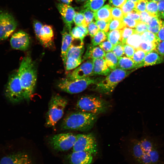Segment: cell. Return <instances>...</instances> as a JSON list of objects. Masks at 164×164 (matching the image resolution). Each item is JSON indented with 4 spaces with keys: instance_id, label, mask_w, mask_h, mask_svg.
I'll return each instance as SVG.
<instances>
[{
    "instance_id": "cell-1",
    "label": "cell",
    "mask_w": 164,
    "mask_h": 164,
    "mask_svg": "<svg viewBox=\"0 0 164 164\" xmlns=\"http://www.w3.org/2000/svg\"><path fill=\"white\" fill-rule=\"evenodd\" d=\"M140 139L132 142L130 153L135 164H164L162 157L163 144L159 137L151 135L145 125Z\"/></svg>"
},
{
    "instance_id": "cell-2",
    "label": "cell",
    "mask_w": 164,
    "mask_h": 164,
    "mask_svg": "<svg viewBox=\"0 0 164 164\" xmlns=\"http://www.w3.org/2000/svg\"><path fill=\"white\" fill-rule=\"evenodd\" d=\"M24 99L29 101L33 93L37 80V70L31 56L23 58L18 71Z\"/></svg>"
},
{
    "instance_id": "cell-3",
    "label": "cell",
    "mask_w": 164,
    "mask_h": 164,
    "mask_svg": "<svg viewBox=\"0 0 164 164\" xmlns=\"http://www.w3.org/2000/svg\"><path fill=\"white\" fill-rule=\"evenodd\" d=\"M97 115L82 111L73 112L65 118L61 127L64 130L87 131L94 126Z\"/></svg>"
},
{
    "instance_id": "cell-4",
    "label": "cell",
    "mask_w": 164,
    "mask_h": 164,
    "mask_svg": "<svg viewBox=\"0 0 164 164\" xmlns=\"http://www.w3.org/2000/svg\"><path fill=\"white\" fill-rule=\"evenodd\" d=\"M131 72L117 67L111 70L105 78L95 84L94 90L103 94H110L118 84Z\"/></svg>"
},
{
    "instance_id": "cell-5",
    "label": "cell",
    "mask_w": 164,
    "mask_h": 164,
    "mask_svg": "<svg viewBox=\"0 0 164 164\" xmlns=\"http://www.w3.org/2000/svg\"><path fill=\"white\" fill-rule=\"evenodd\" d=\"M67 103V100L60 95L56 94L52 96L49 103L46 114V127H53L55 126L62 117Z\"/></svg>"
},
{
    "instance_id": "cell-6",
    "label": "cell",
    "mask_w": 164,
    "mask_h": 164,
    "mask_svg": "<svg viewBox=\"0 0 164 164\" xmlns=\"http://www.w3.org/2000/svg\"><path fill=\"white\" fill-rule=\"evenodd\" d=\"M102 79L90 77L80 79L72 80L67 77L62 78L58 83V87L61 91L70 94L80 93L89 85L95 84Z\"/></svg>"
},
{
    "instance_id": "cell-7",
    "label": "cell",
    "mask_w": 164,
    "mask_h": 164,
    "mask_svg": "<svg viewBox=\"0 0 164 164\" xmlns=\"http://www.w3.org/2000/svg\"><path fill=\"white\" fill-rule=\"evenodd\" d=\"M108 103L98 97L86 95L81 97L77 101L76 107L80 111L97 115L107 110Z\"/></svg>"
},
{
    "instance_id": "cell-8",
    "label": "cell",
    "mask_w": 164,
    "mask_h": 164,
    "mask_svg": "<svg viewBox=\"0 0 164 164\" xmlns=\"http://www.w3.org/2000/svg\"><path fill=\"white\" fill-rule=\"evenodd\" d=\"M5 94L7 99L13 103H18L24 99L18 71L9 75L5 87Z\"/></svg>"
},
{
    "instance_id": "cell-9",
    "label": "cell",
    "mask_w": 164,
    "mask_h": 164,
    "mask_svg": "<svg viewBox=\"0 0 164 164\" xmlns=\"http://www.w3.org/2000/svg\"><path fill=\"white\" fill-rule=\"evenodd\" d=\"M77 139V135L72 133L54 135L49 140L50 146L58 151H67L73 147Z\"/></svg>"
},
{
    "instance_id": "cell-10",
    "label": "cell",
    "mask_w": 164,
    "mask_h": 164,
    "mask_svg": "<svg viewBox=\"0 0 164 164\" xmlns=\"http://www.w3.org/2000/svg\"><path fill=\"white\" fill-rule=\"evenodd\" d=\"M77 139L73 147V152L83 151L93 155L97 153L98 148L95 138L93 134H79L76 135Z\"/></svg>"
},
{
    "instance_id": "cell-11",
    "label": "cell",
    "mask_w": 164,
    "mask_h": 164,
    "mask_svg": "<svg viewBox=\"0 0 164 164\" xmlns=\"http://www.w3.org/2000/svg\"><path fill=\"white\" fill-rule=\"evenodd\" d=\"M17 23L13 16L8 12L0 11V41L6 39L14 31Z\"/></svg>"
},
{
    "instance_id": "cell-12",
    "label": "cell",
    "mask_w": 164,
    "mask_h": 164,
    "mask_svg": "<svg viewBox=\"0 0 164 164\" xmlns=\"http://www.w3.org/2000/svg\"><path fill=\"white\" fill-rule=\"evenodd\" d=\"M0 164H32L30 156L23 152H18L8 154L0 160Z\"/></svg>"
},
{
    "instance_id": "cell-13",
    "label": "cell",
    "mask_w": 164,
    "mask_h": 164,
    "mask_svg": "<svg viewBox=\"0 0 164 164\" xmlns=\"http://www.w3.org/2000/svg\"><path fill=\"white\" fill-rule=\"evenodd\" d=\"M11 47L14 49L25 51L29 46L30 40L28 34L22 31H19L14 33L10 40Z\"/></svg>"
},
{
    "instance_id": "cell-14",
    "label": "cell",
    "mask_w": 164,
    "mask_h": 164,
    "mask_svg": "<svg viewBox=\"0 0 164 164\" xmlns=\"http://www.w3.org/2000/svg\"><path fill=\"white\" fill-rule=\"evenodd\" d=\"M93 69V59H89L69 73L67 77L74 80L91 76H92Z\"/></svg>"
},
{
    "instance_id": "cell-15",
    "label": "cell",
    "mask_w": 164,
    "mask_h": 164,
    "mask_svg": "<svg viewBox=\"0 0 164 164\" xmlns=\"http://www.w3.org/2000/svg\"><path fill=\"white\" fill-rule=\"evenodd\" d=\"M57 8L65 23V27L70 32L76 13L74 9L69 5L63 3L58 4Z\"/></svg>"
},
{
    "instance_id": "cell-16",
    "label": "cell",
    "mask_w": 164,
    "mask_h": 164,
    "mask_svg": "<svg viewBox=\"0 0 164 164\" xmlns=\"http://www.w3.org/2000/svg\"><path fill=\"white\" fill-rule=\"evenodd\" d=\"M84 49L83 40L77 39V43L76 42H74L73 40L67 52L66 60H82V56Z\"/></svg>"
},
{
    "instance_id": "cell-17",
    "label": "cell",
    "mask_w": 164,
    "mask_h": 164,
    "mask_svg": "<svg viewBox=\"0 0 164 164\" xmlns=\"http://www.w3.org/2000/svg\"><path fill=\"white\" fill-rule=\"evenodd\" d=\"M70 164H91L93 155L86 152L73 151L68 156Z\"/></svg>"
},
{
    "instance_id": "cell-18",
    "label": "cell",
    "mask_w": 164,
    "mask_h": 164,
    "mask_svg": "<svg viewBox=\"0 0 164 164\" xmlns=\"http://www.w3.org/2000/svg\"><path fill=\"white\" fill-rule=\"evenodd\" d=\"M53 39L54 33L52 27L47 25H43L39 40L43 46L49 47L52 46Z\"/></svg>"
},
{
    "instance_id": "cell-19",
    "label": "cell",
    "mask_w": 164,
    "mask_h": 164,
    "mask_svg": "<svg viewBox=\"0 0 164 164\" xmlns=\"http://www.w3.org/2000/svg\"><path fill=\"white\" fill-rule=\"evenodd\" d=\"M93 69L92 76H107L111 70L108 66L104 58L93 59Z\"/></svg>"
},
{
    "instance_id": "cell-20",
    "label": "cell",
    "mask_w": 164,
    "mask_h": 164,
    "mask_svg": "<svg viewBox=\"0 0 164 164\" xmlns=\"http://www.w3.org/2000/svg\"><path fill=\"white\" fill-rule=\"evenodd\" d=\"M62 43L61 47V56L64 66L66 60L67 52L71 45L74 38L70 32L65 27L61 32Z\"/></svg>"
},
{
    "instance_id": "cell-21",
    "label": "cell",
    "mask_w": 164,
    "mask_h": 164,
    "mask_svg": "<svg viewBox=\"0 0 164 164\" xmlns=\"http://www.w3.org/2000/svg\"><path fill=\"white\" fill-rule=\"evenodd\" d=\"M164 62V57L154 50L147 53L145 58L142 67L155 65Z\"/></svg>"
},
{
    "instance_id": "cell-22",
    "label": "cell",
    "mask_w": 164,
    "mask_h": 164,
    "mask_svg": "<svg viewBox=\"0 0 164 164\" xmlns=\"http://www.w3.org/2000/svg\"><path fill=\"white\" fill-rule=\"evenodd\" d=\"M105 52L100 47L89 45L84 55L83 60L104 58Z\"/></svg>"
},
{
    "instance_id": "cell-23",
    "label": "cell",
    "mask_w": 164,
    "mask_h": 164,
    "mask_svg": "<svg viewBox=\"0 0 164 164\" xmlns=\"http://www.w3.org/2000/svg\"><path fill=\"white\" fill-rule=\"evenodd\" d=\"M112 6L107 4L96 12H94V18L97 20H104L106 21L111 20L112 18L111 13Z\"/></svg>"
},
{
    "instance_id": "cell-24",
    "label": "cell",
    "mask_w": 164,
    "mask_h": 164,
    "mask_svg": "<svg viewBox=\"0 0 164 164\" xmlns=\"http://www.w3.org/2000/svg\"><path fill=\"white\" fill-rule=\"evenodd\" d=\"M107 39L114 46L122 42V29L113 30L107 33Z\"/></svg>"
},
{
    "instance_id": "cell-25",
    "label": "cell",
    "mask_w": 164,
    "mask_h": 164,
    "mask_svg": "<svg viewBox=\"0 0 164 164\" xmlns=\"http://www.w3.org/2000/svg\"><path fill=\"white\" fill-rule=\"evenodd\" d=\"M117 67L124 70H128L136 68V66L131 58L122 56L118 59Z\"/></svg>"
},
{
    "instance_id": "cell-26",
    "label": "cell",
    "mask_w": 164,
    "mask_h": 164,
    "mask_svg": "<svg viewBox=\"0 0 164 164\" xmlns=\"http://www.w3.org/2000/svg\"><path fill=\"white\" fill-rule=\"evenodd\" d=\"M88 33L87 27L82 26H76L72 29L70 32L74 39L82 40L87 35Z\"/></svg>"
},
{
    "instance_id": "cell-27",
    "label": "cell",
    "mask_w": 164,
    "mask_h": 164,
    "mask_svg": "<svg viewBox=\"0 0 164 164\" xmlns=\"http://www.w3.org/2000/svg\"><path fill=\"white\" fill-rule=\"evenodd\" d=\"M104 59L108 66L111 71L117 68L118 58L112 51L106 53Z\"/></svg>"
},
{
    "instance_id": "cell-28",
    "label": "cell",
    "mask_w": 164,
    "mask_h": 164,
    "mask_svg": "<svg viewBox=\"0 0 164 164\" xmlns=\"http://www.w3.org/2000/svg\"><path fill=\"white\" fill-rule=\"evenodd\" d=\"M147 53L140 49L136 50L132 59L135 63L136 68L142 67L143 63Z\"/></svg>"
},
{
    "instance_id": "cell-29",
    "label": "cell",
    "mask_w": 164,
    "mask_h": 164,
    "mask_svg": "<svg viewBox=\"0 0 164 164\" xmlns=\"http://www.w3.org/2000/svg\"><path fill=\"white\" fill-rule=\"evenodd\" d=\"M106 0H88L84 5V8L89 9L94 12L101 8Z\"/></svg>"
},
{
    "instance_id": "cell-30",
    "label": "cell",
    "mask_w": 164,
    "mask_h": 164,
    "mask_svg": "<svg viewBox=\"0 0 164 164\" xmlns=\"http://www.w3.org/2000/svg\"><path fill=\"white\" fill-rule=\"evenodd\" d=\"M142 42L141 34L134 33L127 39L126 43L132 46L136 50L139 49Z\"/></svg>"
},
{
    "instance_id": "cell-31",
    "label": "cell",
    "mask_w": 164,
    "mask_h": 164,
    "mask_svg": "<svg viewBox=\"0 0 164 164\" xmlns=\"http://www.w3.org/2000/svg\"><path fill=\"white\" fill-rule=\"evenodd\" d=\"M107 33L100 30L91 40V44L94 46L99 45L107 39Z\"/></svg>"
},
{
    "instance_id": "cell-32",
    "label": "cell",
    "mask_w": 164,
    "mask_h": 164,
    "mask_svg": "<svg viewBox=\"0 0 164 164\" xmlns=\"http://www.w3.org/2000/svg\"><path fill=\"white\" fill-rule=\"evenodd\" d=\"M141 37L142 42H148L156 44L159 41L156 35L149 31L142 34Z\"/></svg>"
},
{
    "instance_id": "cell-33",
    "label": "cell",
    "mask_w": 164,
    "mask_h": 164,
    "mask_svg": "<svg viewBox=\"0 0 164 164\" xmlns=\"http://www.w3.org/2000/svg\"><path fill=\"white\" fill-rule=\"evenodd\" d=\"M146 11L152 16L159 18L158 2H147Z\"/></svg>"
},
{
    "instance_id": "cell-34",
    "label": "cell",
    "mask_w": 164,
    "mask_h": 164,
    "mask_svg": "<svg viewBox=\"0 0 164 164\" xmlns=\"http://www.w3.org/2000/svg\"><path fill=\"white\" fill-rule=\"evenodd\" d=\"M136 3L130 0H127L120 8L125 15L128 13L135 9Z\"/></svg>"
},
{
    "instance_id": "cell-35",
    "label": "cell",
    "mask_w": 164,
    "mask_h": 164,
    "mask_svg": "<svg viewBox=\"0 0 164 164\" xmlns=\"http://www.w3.org/2000/svg\"><path fill=\"white\" fill-rule=\"evenodd\" d=\"M73 22L76 26H82L87 27L85 18L82 12H76Z\"/></svg>"
},
{
    "instance_id": "cell-36",
    "label": "cell",
    "mask_w": 164,
    "mask_h": 164,
    "mask_svg": "<svg viewBox=\"0 0 164 164\" xmlns=\"http://www.w3.org/2000/svg\"><path fill=\"white\" fill-rule=\"evenodd\" d=\"M135 33V29L125 27L122 29V42L123 45L126 44L127 39L131 35Z\"/></svg>"
},
{
    "instance_id": "cell-37",
    "label": "cell",
    "mask_w": 164,
    "mask_h": 164,
    "mask_svg": "<svg viewBox=\"0 0 164 164\" xmlns=\"http://www.w3.org/2000/svg\"><path fill=\"white\" fill-rule=\"evenodd\" d=\"M125 27L122 20L112 19L110 21L109 30L111 31L115 29H122Z\"/></svg>"
},
{
    "instance_id": "cell-38",
    "label": "cell",
    "mask_w": 164,
    "mask_h": 164,
    "mask_svg": "<svg viewBox=\"0 0 164 164\" xmlns=\"http://www.w3.org/2000/svg\"><path fill=\"white\" fill-rule=\"evenodd\" d=\"M83 60H66L64 67L67 71L71 70L79 66Z\"/></svg>"
},
{
    "instance_id": "cell-39",
    "label": "cell",
    "mask_w": 164,
    "mask_h": 164,
    "mask_svg": "<svg viewBox=\"0 0 164 164\" xmlns=\"http://www.w3.org/2000/svg\"><path fill=\"white\" fill-rule=\"evenodd\" d=\"M111 13L112 18L122 20L124 15L121 9L118 7H112Z\"/></svg>"
},
{
    "instance_id": "cell-40",
    "label": "cell",
    "mask_w": 164,
    "mask_h": 164,
    "mask_svg": "<svg viewBox=\"0 0 164 164\" xmlns=\"http://www.w3.org/2000/svg\"><path fill=\"white\" fill-rule=\"evenodd\" d=\"M156 45V43H153L142 42L139 49H140L147 53L155 50Z\"/></svg>"
},
{
    "instance_id": "cell-41",
    "label": "cell",
    "mask_w": 164,
    "mask_h": 164,
    "mask_svg": "<svg viewBox=\"0 0 164 164\" xmlns=\"http://www.w3.org/2000/svg\"><path fill=\"white\" fill-rule=\"evenodd\" d=\"M110 20L106 21L104 20H98L95 22L100 30L108 32L109 30V26Z\"/></svg>"
},
{
    "instance_id": "cell-42",
    "label": "cell",
    "mask_w": 164,
    "mask_h": 164,
    "mask_svg": "<svg viewBox=\"0 0 164 164\" xmlns=\"http://www.w3.org/2000/svg\"><path fill=\"white\" fill-rule=\"evenodd\" d=\"M91 10L85 8L82 12L85 20L87 25L92 22L94 17V12Z\"/></svg>"
},
{
    "instance_id": "cell-43",
    "label": "cell",
    "mask_w": 164,
    "mask_h": 164,
    "mask_svg": "<svg viewBox=\"0 0 164 164\" xmlns=\"http://www.w3.org/2000/svg\"><path fill=\"white\" fill-rule=\"evenodd\" d=\"M148 26L146 23L139 21L134 29L135 33L141 35L148 31Z\"/></svg>"
},
{
    "instance_id": "cell-44",
    "label": "cell",
    "mask_w": 164,
    "mask_h": 164,
    "mask_svg": "<svg viewBox=\"0 0 164 164\" xmlns=\"http://www.w3.org/2000/svg\"><path fill=\"white\" fill-rule=\"evenodd\" d=\"M124 45L122 43L114 46L112 52L119 59L124 55Z\"/></svg>"
},
{
    "instance_id": "cell-45",
    "label": "cell",
    "mask_w": 164,
    "mask_h": 164,
    "mask_svg": "<svg viewBox=\"0 0 164 164\" xmlns=\"http://www.w3.org/2000/svg\"><path fill=\"white\" fill-rule=\"evenodd\" d=\"M88 33L91 38L100 30L95 22H92L88 24L87 27Z\"/></svg>"
},
{
    "instance_id": "cell-46",
    "label": "cell",
    "mask_w": 164,
    "mask_h": 164,
    "mask_svg": "<svg viewBox=\"0 0 164 164\" xmlns=\"http://www.w3.org/2000/svg\"><path fill=\"white\" fill-rule=\"evenodd\" d=\"M125 27L134 28L136 26L138 22L124 16L122 20Z\"/></svg>"
},
{
    "instance_id": "cell-47",
    "label": "cell",
    "mask_w": 164,
    "mask_h": 164,
    "mask_svg": "<svg viewBox=\"0 0 164 164\" xmlns=\"http://www.w3.org/2000/svg\"><path fill=\"white\" fill-rule=\"evenodd\" d=\"M123 46L124 54L127 57L132 59L136 51L135 49L132 46L126 43L124 44Z\"/></svg>"
},
{
    "instance_id": "cell-48",
    "label": "cell",
    "mask_w": 164,
    "mask_h": 164,
    "mask_svg": "<svg viewBox=\"0 0 164 164\" xmlns=\"http://www.w3.org/2000/svg\"><path fill=\"white\" fill-rule=\"evenodd\" d=\"M162 21L158 17H152L147 23L149 27L154 28L162 24Z\"/></svg>"
},
{
    "instance_id": "cell-49",
    "label": "cell",
    "mask_w": 164,
    "mask_h": 164,
    "mask_svg": "<svg viewBox=\"0 0 164 164\" xmlns=\"http://www.w3.org/2000/svg\"><path fill=\"white\" fill-rule=\"evenodd\" d=\"M147 4L145 0H138L136 3L135 10L139 13L146 11Z\"/></svg>"
},
{
    "instance_id": "cell-50",
    "label": "cell",
    "mask_w": 164,
    "mask_h": 164,
    "mask_svg": "<svg viewBox=\"0 0 164 164\" xmlns=\"http://www.w3.org/2000/svg\"><path fill=\"white\" fill-rule=\"evenodd\" d=\"M99 46L102 50L107 53L111 51L114 47L112 43L108 40L101 43Z\"/></svg>"
},
{
    "instance_id": "cell-51",
    "label": "cell",
    "mask_w": 164,
    "mask_h": 164,
    "mask_svg": "<svg viewBox=\"0 0 164 164\" xmlns=\"http://www.w3.org/2000/svg\"><path fill=\"white\" fill-rule=\"evenodd\" d=\"M33 25L36 36L38 40H39L41 30L43 25L41 22L37 20L34 21Z\"/></svg>"
},
{
    "instance_id": "cell-52",
    "label": "cell",
    "mask_w": 164,
    "mask_h": 164,
    "mask_svg": "<svg viewBox=\"0 0 164 164\" xmlns=\"http://www.w3.org/2000/svg\"><path fill=\"white\" fill-rule=\"evenodd\" d=\"M155 50L160 56L164 57V41H159L156 45Z\"/></svg>"
},
{
    "instance_id": "cell-53",
    "label": "cell",
    "mask_w": 164,
    "mask_h": 164,
    "mask_svg": "<svg viewBox=\"0 0 164 164\" xmlns=\"http://www.w3.org/2000/svg\"><path fill=\"white\" fill-rule=\"evenodd\" d=\"M124 16L136 21H140L139 13L135 9L128 13Z\"/></svg>"
},
{
    "instance_id": "cell-54",
    "label": "cell",
    "mask_w": 164,
    "mask_h": 164,
    "mask_svg": "<svg viewBox=\"0 0 164 164\" xmlns=\"http://www.w3.org/2000/svg\"><path fill=\"white\" fill-rule=\"evenodd\" d=\"M139 15L140 21L146 24L152 17L146 11L139 13Z\"/></svg>"
},
{
    "instance_id": "cell-55",
    "label": "cell",
    "mask_w": 164,
    "mask_h": 164,
    "mask_svg": "<svg viewBox=\"0 0 164 164\" xmlns=\"http://www.w3.org/2000/svg\"><path fill=\"white\" fill-rule=\"evenodd\" d=\"M109 3L112 7L121 8L127 0H108Z\"/></svg>"
},
{
    "instance_id": "cell-56",
    "label": "cell",
    "mask_w": 164,
    "mask_h": 164,
    "mask_svg": "<svg viewBox=\"0 0 164 164\" xmlns=\"http://www.w3.org/2000/svg\"><path fill=\"white\" fill-rule=\"evenodd\" d=\"M156 35L160 41H164V26L163 25Z\"/></svg>"
},
{
    "instance_id": "cell-57",
    "label": "cell",
    "mask_w": 164,
    "mask_h": 164,
    "mask_svg": "<svg viewBox=\"0 0 164 164\" xmlns=\"http://www.w3.org/2000/svg\"><path fill=\"white\" fill-rule=\"evenodd\" d=\"M159 15L160 18L162 12L164 10V0H160L158 2Z\"/></svg>"
},
{
    "instance_id": "cell-58",
    "label": "cell",
    "mask_w": 164,
    "mask_h": 164,
    "mask_svg": "<svg viewBox=\"0 0 164 164\" xmlns=\"http://www.w3.org/2000/svg\"><path fill=\"white\" fill-rule=\"evenodd\" d=\"M60 1L63 3L65 4L69 5L70 3L73 1V0H59Z\"/></svg>"
},
{
    "instance_id": "cell-59",
    "label": "cell",
    "mask_w": 164,
    "mask_h": 164,
    "mask_svg": "<svg viewBox=\"0 0 164 164\" xmlns=\"http://www.w3.org/2000/svg\"><path fill=\"white\" fill-rule=\"evenodd\" d=\"M147 2H158L160 0H145Z\"/></svg>"
},
{
    "instance_id": "cell-60",
    "label": "cell",
    "mask_w": 164,
    "mask_h": 164,
    "mask_svg": "<svg viewBox=\"0 0 164 164\" xmlns=\"http://www.w3.org/2000/svg\"><path fill=\"white\" fill-rule=\"evenodd\" d=\"M161 17L162 19H164V10L162 12L160 16V18Z\"/></svg>"
},
{
    "instance_id": "cell-61",
    "label": "cell",
    "mask_w": 164,
    "mask_h": 164,
    "mask_svg": "<svg viewBox=\"0 0 164 164\" xmlns=\"http://www.w3.org/2000/svg\"><path fill=\"white\" fill-rule=\"evenodd\" d=\"M77 0L78 2H83L86 1L87 0Z\"/></svg>"
},
{
    "instance_id": "cell-62",
    "label": "cell",
    "mask_w": 164,
    "mask_h": 164,
    "mask_svg": "<svg viewBox=\"0 0 164 164\" xmlns=\"http://www.w3.org/2000/svg\"><path fill=\"white\" fill-rule=\"evenodd\" d=\"M130 0L131 1L135 3H136L138 1V0Z\"/></svg>"
},
{
    "instance_id": "cell-63",
    "label": "cell",
    "mask_w": 164,
    "mask_h": 164,
    "mask_svg": "<svg viewBox=\"0 0 164 164\" xmlns=\"http://www.w3.org/2000/svg\"><path fill=\"white\" fill-rule=\"evenodd\" d=\"M163 25L164 26V21L163 22Z\"/></svg>"
}]
</instances>
